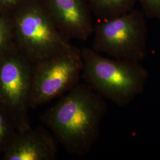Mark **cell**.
I'll return each instance as SVG.
<instances>
[{
  "instance_id": "1",
  "label": "cell",
  "mask_w": 160,
  "mask_h": 160,
  "mask_svg": "<svg viewBox=\"0 0 160 160\" xmlns=\"http://www.w3.org/2000/svg\"><path fill=\"white\" fill-rule=\"evenodd\" d=\"M106 99L86 83L77 84L41 117L57 142L69 153L88 154L100 136L108 112Z\"/></svg>"
},
{
  "instance_id": "3",
  "label": "cell",
  "mask_w": 160,
  "mask_h": 160,
  "mask_svg": "<svg viewBox=\"0 0 160 160\" xmlns=\"http://www.w3.org/2000/svg\"><path fill=\"white\" fill-rule=\"evenodd\" d=\"M10 18L16 48L32 64L72 46L57 29L39 0H30L12 12Z\"/></svg>"
},
{
  "instance_id": "4",
  "label": "cell",
  "mask_w": 160,
  "mask_h": 160,
  "mask_svg": "<svg viewBox=\"0 0 160 160\" xmlns=\"http://www.w3.org/2000/svg\"><path fill=\"white\" fill-rule=\"evenodd\" d=\"M147 16L135 8L118 17L94 25L92 49L115 59L141 63L148 42Z\"/></svg>"
},
{
  "instance_id": "11",
  "label": "cell",
  "mask_w": 160,
  "mask_h": 160,
  "mask_svg": "<svg viewBox=\"0 0 160 160\" xmlns=\"http://www.w3.org/2000/svg\"><path fill=\"white\" fill-rule=\"evenodd\" d=\"M147 17L160 22V0H137Z\"/></svg>"
},
{
  "instance_id": "2",
  "label": "cell",
  "mask_w": 160,
  "mask_h": 160,
  "mask_svg": "<svg viewBox=\"0 0 160 160\" xmlns=\"http://www.w3.org/2000/svg\"><path fill=\"white\" fill-rule=\"evenodd\" d=\"M82 55L84 83L106 100L124 107L145 91L149 72L141 63L104 57L92 48L83 49Z\"/></svg>"
},
{
  "instance_id": "7",
  "label": "cell",
  "mask_w": 160,
  "mask_h": 160,
  "mask_svg": "<svg viewBox=\"0 0 160 160\" xmlns=\"http://www.w3.org/2000/svg\"><path fill=\"white\" fill-rule=\"evenodd\" d=\"M57 29L69 40L86 41L94 32L93 15L86 0H39Z\"/></svg>"
},
{
  "instance_id": "13",
  "label": "cell",
  "mask_w": 160,
  "mask_h": 160,
  "mask_svg": "<svg viewBox=\"0 0 160 160\" xmlns=\"http://www.w3.org/2000/svg\"><path fill=\"white\" fill-rule=\"evenodd\" d=\"M10 129L4 114L0 111V143H2L6 139Z\"/></svg>"
},
{
  "instance_id": "8",
  "label": "cell",
  "mask_w": 160,
  "mask_h": 160,
  "mask_svg": "<svg viewBox=\"0 0 160 160\" xmlns=\"http://www.w3.org/2000/svg\"><path fill=\"white\" fill-rule=\"evenodd\" d=\"M57 141L42 127L19 131L7 153L8 160H53L58 154Z\"/></svg>"
},
{
  "instance_id": "12",
  "label": "cell",
  "mask_w": 160,
  "mask_h": 160,
  "mask_svg": "<svg viewBox=\"0 0 160 160\" xmlns=\"http://www.w3.org/2000/svg\"><path fill=\"white\" fill-rule=\"evenodd\" d=\"M30 0H0V9L3 12H10L12 14ZM10 14V15H11Z\"/></svg>"
},
{
  "instance_id": "9",
  "label": "cell",
  "mask_w": 160,
  "mask_h": 160,
  "mask_svg": "<svg viewBox=\"0 0 160 160\" xmlns=\"http://www.w3.org/2000/svg\"><path fill=\"white\" fill-rule=\"evenodd\" d=\"M93 16L104 21L123 15L135 8L137 0H86Z\"/></svg>"
},
{
  "instance_id": "6",
  "label": "cell",
  "mask_w": 160,
  "mask_h": 160,
  "mask_svg": "<svg viewBox=\"0 0 160 160\" xmlns=\"http://www.w3.org/2000/svg\"><path fill=\"white\" fill-rule=\"evenodd\" d=\"M33 64L18 51L0 62V97L15 112L20 131L30 125L29 100Z\"/></svg>"
},
{
  "instance_id": "5",
  "label": "cell",
  "mask_w": 160,
  "mask_h": 160,
  "mask_svg": "<svg viewBox=\"0 0 160 160\" xmlns=\"http://www.w3.org/2000/svg\"><path fill=\"white\" fill-rule=\"evenodd\" d=\"M83 69L82 50L67 51L33 64L30 109L60 97L78 84Z\"/></svg>"
},
{
  "instance_id": "10",
  "label": "cell",
  "mask_w": 160,
  "mask_h": 160,
  "mask_svg": "<svg viewBox=\"0 0 160 160\" xmlns=\"http://www.w3.org/2000/svg\"><path fill=\"white\" fill-rule=\"evenodd\" d=\"M12 38H14V35L10 17L0 16V55L7 49Z\"/></svg>"
}]
</instances>
